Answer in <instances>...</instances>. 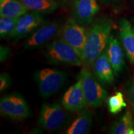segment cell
I'll use <instances>...</instances> for the list:
<instances>
[{
    "instance_id": "obj_14",
    "label": "cell",
    "mask_w": 134,
    "mask_h": 134,
    "mask_svg": "<svg viewBox=\"0 0 134 134\" xmlns=\"http://www.w3.org/2000/svg\"><path fill=\"white\" fill-rule=\"evenodd\" d=\"M119 34L122 46L130 62L134 66V32L128 20L122 18L119 21Z\"/></svg>"
},
{
    "instance_id": "obj_13",
    "label": "cell",
    "mask_w": 134,
    "mask_h": 134,
    "mask_svg": "<svg viewBox=\"0 0 134 134\" xmlns=\"http://www.w3.org/2000/svg\"><path fill=\"white\" fill-rule=\"evenodd\" d=\"M105 51L114 74L117 76L124 68L125 60L120 42L113 35H110Z\"/></svg>"
},
{
    "instance_id": "obj_15",
    "label": "cell",
    "mask_w": 134,
    "mask_h": 134,
    "mask_svg": "<svg viewBox=\"0 0 134 134\" xmlns=\"http://www.w3.org/2000/svg\"><path fill=\"white\" fill-rule=\"evenodd\" d=\"M93 115L91 110H82L78 116L67 129L66 134H86L90 132L93 125Z\"/></svg>"
},
{
    "instance_id": "obj_5",
    "label": "cell",
    "mask_w": 134,
    "mask_h": 134,
    "mask_svg": "<svg viewBox=\"0 0 134 134\" xmlns=\"http://www.w3.org/2000/svg\"><path fill=\"white\" fill-rule=\"evenodd\" d=\"M46 55L48 59L53 63L74 66L83 64V59L76 50L60 38L48 45Z\"/></svg>"
},
{
    "instance_id": "obj_19",
    "label": "cell",
    "mask_w": 134,
    "mask_h": 134,
    "mask_svg": "<svg viewBox=\"0 0 134 134\" xmlns=\"http://www.w3.org/2000/svg\"><path fill=\"white\" fill-rule=\"evenodd\" d=\"M19 18L1 16L0 18V37L1 38L8 36H11L16 28Z\"/></svg>"
},
{
    "instance_id": "obj_2",
    "label": "cell",
    "mask_w": 134,
    "mask_h": 134,
    "mask_svg": "<svg viewBox=\"0 0 134 134\" xmlns=\"http://www.w3.org/2000/svg\"><path fill=\"white\" fill-rule=\"evenodd\" d=\"M77 78L81 83L87 104L94 108L101 106L108 93L99 83L94 74L88 68H84L80 70Z\"/></svg>"
},
{
    "instance_id": "obj_17",
    "label": "cell",
    "mask_w": 134,
    "mask_h": 134,
    "mask_svg": "<svg viewBox=\"0 0 134 134\" xmlns=\"http://www.w3.org/2000/svg\"><path fill=\"white\" fill-rule=\"evenodd\" d=\"M112 134H134V119L130 110L115 121L109 132Z\"/></svg>"
},
{
    "instance_id": "obj_12",
    "label": "cell",
    "mask_w": 134,
    "mask_h": 134,
    "mask_svg": "<svg viewBox=\"0 0 134 134\" xmlns=\"http://www.w3.org/2000/svg\"><path fill=\"white\" fill-rule=\"evenodd\" d=\"M93 73L99 82L110 85L114 81V71L107 55L105 48L93 63Z\"/></svg>"
},
{
    "instance_id": "obj_16",
    "label": "cell",
    "mask_w": 134,
    "mask_h": 134,
    "mask_svg": "<svg viewBox=\"0 0 134 134\" xmlns=\"http://www.w3.org/2000/svg\"><path fill=\"white\" fill-rule=\"evenodd\" d=\"M29 11L21 0H0V16L19 18Z\"/></svg>"
},
{
    "instance_id": "obj_20",
    "label": "cell",
    "mask_w": 134,
    "mask_h": 134,
    "mask_svg": "<svg viewBox=\"0 0 134 134\" xmlns=\"http://www.w3.org/2000/svg\"><path fill=\"white\" fill-rule=\"evenodd\" d=\"M108 105L109 112L113 114L119 113L127 106L124 95L121 92H117L115 94L109 97L108 100Z\"/></svg>"
},
{
    "instance_id": "obj_22",
    "label": "cell",
    "mask_w": 134,
    "mask_h": 134,
    "mask_svg": "<svg viewBox=\"0 0 134 134\" xmlns=\"http://www.w3.org/2000/svg\"><path fill=\"white\" fill-rule=\"evenodd\" d=\"M11 50L8 47L1 46L0 47V61L1 62H4L9 57Z\"/></svg>"
},
{
    "instance_id": "obj_1",
    "label": "cell",
    "mask_w": 134,
    "mask_h": 134,
    "mask_svg": "<svg viewBox=\"0 0 134 134\" xmlns=\"http://www.w3.org/2000/svg\"><path fill=\"white\" fill-rule=\"evenodd\" d=\"M112 28L113 21L108 18H100L93 23L88 32L83 65H93L95 60L105 49Z\"/></svg>"
},
{
    "instance_id": "obj_7",
    "label": "cell",
    "mask_w": 134,
    "mask_h": 134,
    "mask_svg": "<svg viewBox=\"0 0 134 134\" xmlns=\"http://www.w3.org/2000/svg\"><path fill=\"white\" fill-rule=\"evenodd\" d=\"M0 113L3 116L16 120H24L31 115L26 100L17 93L9 94L1 99Z\"/></svg>"
},
{
    "instance_id": "obj_11",
    "label": "cell",
    "mask_w": 134,
    "mask_h": 134,
    "mask_svg": "<svg viewBox=\"0 0 134 134\" xmlns=\"http://www.w3.org/2000/svg\"><path fill=\"white\" fill-rule=\"evenodd\" d=\"M62 104L65 109L70 112L80 111L86 106L87 102L81 81L78 80L67 90L62 99Z\"/></svg>"
},
{
    "instance_id": "obj_9",
    "label": "cell",
    "mask_w": 134,
    "mask_h": 134,
    "mask_svg": "<svg viewBox=\"0 0 134 134\" xmlns=\"http://www.w3.org/2000/svg\"><path fill=\"white\" fill-rule=\"evenodd\" d=\"M60 29L57 22L44 23L31 34L25 42L24 47L30 50L40 48L58 34Z\"/></svg>"
},
{
    "instance_id": "obj_8",
    "label": "cell",
    "mask_w": 134,
    "mask_h": 134,
    "mask_svg": "<svg viewBox=\"0 0 134 134\" xmlns=\"http://www.w3.org/2000/svg\"><path fill=\"white\" fill-rule=\"evenodd\" d=\"M99 9L96 0H75L72 6V19L81 26H87L93 22Z\"/></svg>"
},
{
    "instance_id": "obj_23",
    "label": "cell",
    "mask_w": 134,
    "mask_h": 134,
    "mask_svg": "<svg viewBox=\"0 0 134 134\" xmlns=\"http://www.w3.org/2000/svg\"><path fill=\"white\" fill-rule=\"evenodd\" d=\"M129 95L131 101L132 107L134 109V81H132L129 88Z\"/></svg>"
},
{
    "instance_id": "obj_21",
    "label": "cell",
    "mask_w": 134,
    "mask_h": 134,
    "mask_svg": "<svg viewBox=\"0 0 134 134\" xmlns=\"http://www.w3.org/2000/svg\"><path fill=\"white\" fill-rule=\"evenodd\" d=\"M11 83V79L9 75L3 73L0 75V91L3 92L7 89Z\"/></svg>"
},
{
    "instance_id": "obj_6",
    "label": "cell",
    "mask_w": 134,
    "mask_h": 134,
    "mask_svg": "<svg viewBox=\"0 0 134 134\" xmlns=\"http://www.w3.org/2000/svg\"><path fill=\"white\" fill-rule=\"evenodd\" d=\"M88 32V31L83 26L71 18L60 27L58 36L74 48L83 59Z\"/></svg>"
},
{
    "instance_id": "obj_4",
    "label": "cell",
    "mask_w": 134,
    "mask_h": 134,
    "mask_svg": "<svg viewBox=\"0 0 134 134\" xmlns=\"http://www.w3.org/2000/svg\"><path fill=\"white\" fill-rule=\"evenodd\" d=\"M65 110L58 103H44L40 110L38 125L51 132L61 129L70 119V114Z\"/></svg>"
},
{
    "instance_id": "obj_3",
    "label": "cell",
    "mask_w": 134,
    "mask_h": 134,
    "mask_svg": "<svg viewBox=\"0 0 134 134\" xmlns=\"http://www.w3.org/2000/svg\"><path fill=\"white\" fill-rule=\"evenodd\" d=\"M40 95L43 98L52 96L62 88L66 81L67 74L55 68H43L35 73Z\"/></svg>"
},
{
    "instance_id": "obj_24",
    "label": "cell",
    "mask_w": 134,
    "mask_h": 134,
    "mask_svg": "<svg viewBox=\"0 0 134 134\" xmlns=\"http://www.w3.org/2000/svg\"><path fill=\"white\" fill-rule=\"evenodd\" d=\"M132 27H133V32H134V24H133V26H132Z\"/></svg>"
},
{
    "instance_id": "obj_10",
    "label": "cell",
    "mask_w": 134,
    "mask_h": 134,
    "mask_svg": "<svg viewBox=\"0 0 134 134\" xmlns=\"http://www.w3.org/2000/svg\"><path fill=\"white\" fill-rule=\"evenodd\" d=\"M45 23L42 13L32 11L26 13L19 18L14 31L10 36L15 40H19L35 31Z\"/></svg>"
},
{
    "instance_id": "obj_18",
    "label": "cell",
    "mask_w": 134,
    "mask_h": 134,
    "mask_svg": "<svg viewBox=\"0 0 134 134\" xmlns=\"http://www.w3.org/2000/svg\"><path fill=\"white\" fill-rule=\"evenodd\" d=\"M29 11L40 13H52L58 8L54 0H21Z\"/></svg>"
}]
</instances>
